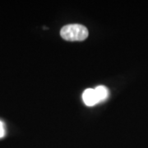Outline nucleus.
I'll list each match as a JSON object with an SVG mask.
<instances>
[{"label":"nucleus","instance_id":"1","mask_svg":"<svg viewBox=\"0 0 148 148\" xmlns=\"http://www.w3.org/2000/svg\"><path fill=\"white\" fill-rule=\"evenodd\" d=\"M87 28L80 24H70L60 31V36L68 41H82L88 36Z\"/></svg>","mask_w":148,"mask_h":148},{"label":"nucleus","instance_id":"2","mask_svg":"<svg viewBox=\"0 0 148 148\" xmlns=\"http://www.w3.org/2000/svg\"><path fill=\"white\" fill-rule=\"evenodd\" d=\"M82 98H83L84 103L87 106H95V104L99 103L96 94H95V89H91V88L86 89L83 92Z\"/></svg>","mask_w":148,"mask_h":148},{"label":"nucleus","instance_id":"3","mask_svg":"<svg viewBox=\"0 0 148 148\" xmlns=\"http://www.w3.org/2000/svg\"><path fill=\"white\" fill-rule=\"evenodd\" d=\"M95 91L99 103L101 102V101H106V99L108 98V96H109V94H110L108 88L104 86H97L96 88H95Z\"/></svg>","mask_w":148,"mask_h":148},{"label":"nucleus","instance_id":"4","mask_svg":"<svg viewBox=\"0 0 148 148\" xmlns=\"http://www.w3.org/2000/svg\"><path fill=\"white\" fill-rule=\"evenodd\" d=\"M5 133V130H4V126L2 122H0V138L3 137Z\"/></svg>","mask_w":148,"mask_h":148}]
</instances>
